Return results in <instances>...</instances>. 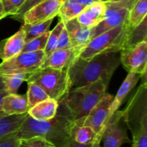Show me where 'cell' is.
I'll list each match as a JSON object with an SVG mask.
<instances>
[{"instance_id": "42", "label": "cell", "mask_w": 147, "mask_h": 147, "mask_svg": "<svg viewBox=\"0 0 147 147\" xmlns=\"http://www.w3.org/2000/svg\"><path fill=\"white\" fill-rule=\"evenodd\" d=\"M99 1H101V2H103V3H106L108 2V1H109L110 0H98Z\"/></svg>"}, {"instance_id": "13", "label": "cell", "mask_w": 147, "mask_h": 147, "mask_svg": "<svg viewBox=\"0 0 147 147\" xmlns=\"http://www.w3.org/2000/svg\"><path fill=\"white\" fill-rule=\"evenodd\" d=\"M65 27L68 32L72 48L78 58L91 39V29L82 27L77 17L65 23Z\"/></svg>"}, {"instance_id": "12", "label": "cell", "mask_w": 147, "mask_h": 147, "mask_svg": "<svg viewBox=\"0 0 147 147\" xmlns=\"http://www.w3.org/2000/svg\"><path fill=\"white\" fill-rule=\"evenodd\" d=\"M64 0H45L26 11L22 22L32 24L54 19L58 14L59 9Z\"/></svg>"}, {"instance_id": "6", "label": "cell", "mask_w": 147, "mask_h": 147, "mask_svg": "<svg viewBox=\"0 0 147 147\" xmlns=\"http://www.w3.org/2000/svg\"><path fill=\"white\" fill-rule=\"evenodd\" d=\"M126 24L116 27L91 39L78 57L88 60L97 55L106 53H120L127 33Z\"/></svg>"}, {"instance_id": "31", "label": "cell", "mask_w": 147, "mask_h": 147, "mask_svg": "<svg viewBox=\"0 0 147 147\" xmlns=\"http://www.w3.org/2000/svg\"><path fill=\"white\" fill-rule=\"evenodd\" d=\"M4 7L6 15L11 16L15 14L25 0H0Z\"/></svg>"}, {"instance_id": "5", "label": "cell", "mask_w": 147, "mask_h": 147, "mask_svg": "<svg viewBox=\"0 0 147 147\" xmlns=\"http://www.w3.org/2000/svg\"><path fill=\"white\" fill-rule=\"evenodd\" d=\"M26 82H33L45 90L50 98L60 101L72 88L67 70L40 67L32 72Z\"/></svg>"}, {"instance_id": "28", "label": "cell", "mask_w": 147, "mask_h": 147, "mask_svg": "<svg viewBox=\"0 0 147 147\" xmlns=\"http://www.w3.org/2000/svg\"><path fill=\"white\" fill-rule=\"evenodd\" d=\"M64 27L65 23L62 20H60V22L57 23L55 27L52 31H50V34H49L48 39H47L45 48L43 50L45 57H48L53 52H54L56 50L59 36H60Z\"/></svg>"}, {"instance_id": "4", "label": "cell", "mask_w": 147, "mask_h": 147, "mask_svg": "<svg viewBox=\"0 0 147 147\" xmlns=\"http://www.w3.org/2000/svg\"><path fill=\"white\" fill-rule=\"evenodd\" d=\"M142 82L133 97L123 110V120L131 131L133 139L147 132L146 73L142 76Z\"/></svg>"}, {"instance_id": "22", "label": "cell", "mask_w": 147, "mask_h": 147, "mask_svg": "<svg viewBox=\"0 0 147 147\" xmlns=\"http://www.w3.org/2000/svg\"><path fill=\"white\" fill-rule=\"evenodd\" d=\"M27 116L28 113L0 117V138L17 131Z\"/></svg>"}, {"instance_id": "21", "label": "cell", "mask_w": 147, "mask_h": 147, "mask_svg": "<svg viewBox=\"0 0 147 147\" xmlns=\"http://www.w3.org/2000/svg\"><path fill=\"white\" fill-rule=\"evenodd\" d=\"M147 18L131 30H128L122 50L134 47L142 42H147Z\"/></svg>"}, {"instance_id": "26", "label": "cell", "mask_w": 147, "mask_h": 147, "mask_svg": "<svg viewBox=\"0 0 147 147\" xmlns=\"http://www.w3.org/2000/svg\"><path fill=\"white\" fill-rule=\"evenodd\" d=\"M27 98L28 103L29 109L33 107L37 103L49 98V96L45 90L33 82H27Z\"/></svg>"}, {"instance_id": "34", "label": "cell", "mask_w": 147, "mask_h": 147, "mask_svg": "<svg viewBox=\"0 0 147 147\" xmlns=\"http://www.w3.org/2000/svg\"><path fill=\"white\" fill-rule=\"evenodd\" d=\"M20 143V139L13 133L0 138V147H19Z\"/></svg>"}, {"instance_id": "36", "label": "cell", "mask_w": 147, "mask_h": 147, "mask_svg": "<svg viewBox=\"0 0 147 147\" xmlns=\"http://www.w3.org/2000/svg\"><path fill=\"white\" fill-rule=\"evenodd\" d=\"M91 145L92 144H81L77 143L72 139H70L62 147H90Z\"/></svg>"}, {"instance_id": "10", "label": "cell", "mask_w": 147, "mask_h": 147, "mask_svg": "<svg viewBox=\"0 0 147 147\" xmlns=\"http://www.w3.org/2000/svg\"><path fill=\"white\" fill-rule=\"evenodd\" d=\"M121 64L128 73L144 75L146 73L147 42L120 51Z\"/></svg>"}, {"instance_id": "9", "label": "cell", "mask_w": 147, "mask_h": 147, "mask_svg": "<svg viewBox=\"0 0 147 147\" xmlns=\"http://www.w3.org/2000/svg\"><path fill=\"white\" fill-rule=\"evenodd\" d=\"M123 111L117 110L108 120L101 135L103 147H121L131 143L123 123Z\"/></svg>"}, {"instance_id": "30", "label": "cell", "mask_w": 147, "mask_h": 147, "mask_svg": "<svg viewBox=\"0 0 147 147\" xmlns=\"http://www.w3.org/2000/svg\"><path fill=\"white\" fill-rule=\"evenodd\" d=\"M19 147H55L50 141L41 136H33L20 139Z\"/></svg>"}, {"instance_id": "20", "label": "cell", "mask_w": 147, "mask_h": 147, "mask_svg": "<svg viewBox=\"0 0 147 147\" xmlns=\"http://www.w3.org/2000/svg\"><path fill=\"white\" fill-rule=\"evenodd\" d=\"M70 139L81 144H93L96 141H101L93 129L87 126H78L73 123L70 132Z\"/></svg>"}, {"instance_id": "41", "label": "cell", "mask_w": 147, "mask_h": 147, "mask_svg": "<svg viewBox=\"0 0 147 147\" xmlns=\"http://www.w3.org/2000/svg\"><path fill=\"white\" fill-rule=\"evenodd\" d=\"M100 142H101V141H96V142H94L91 145L90 147H101V146H100Z\"/></svg>"}, {"instance_id": "11", "label": "cell", "mask_w": 147, "mask_h": 147, "mask_svg": "<svg viewBox=\"0 0 147 147\" xmlns=\"http://www.w3.org/2000/svg\"><path fill=\"white\" fill-rule=\"evenodd\" d=\"M105 4L106 5V9L104 18L96 27L91 29V39L105 32L127 24L129 10L109 3Z\"/></svg>"}, {"instance_id": "8", "label": "cell", "mask_w": 147, "mask_h": 147, "mask_svg": "<svg viewBox=\"0 0 147 147\" xmlns=\"http://www.w3.org/2000/svg\"><path fill=\"white\" fill-rule=\"evenodd\" d=\"M113 97V96L106 93L86 117L76 121L74 123L78 126H89L101 137L103 129L109 119V111Z\"/></svg>"}, {"instance_id": "39", "label": "cell", "mask_w": 147, "mask_h": 147, "mask_svg": "<svg viewBox=\"0 0 147 147\" xmlns=\"http://www.w3.org/2000/svg\"><path fill=\"white\" fill-rule=\"evenodd\" d=\"M6 17H7V15H6L5 12H4V7H3V5L2 4H1V1H0V20Z\"/></svg>"}, {"instance_id": "38", "label": "cell", "mask_w": 147, "mask_h": 147, "mask_svg": "<svg viewBox=\"0 0 147 147\" xmlns=\"http://www.w3.org/2000/svg\"><path fill=\"white\" fill-rule=\"evenodd\" d=\"M76 1L80 4H81L82 6H83L84 7H88V6L90 5V4H92L94 2H96V1H99L98 0H76Z\"/></svg>"}, {"instance_id": "7", "label": "cell", "mask_w": 147, "mask_h": 147, "mask_svg": "<svg viewBox=\"0 0 147 147\" xmlns=\"http://www.w3.org/2000/svg\"><path fill=\"white\" fill-rule=\"evenodd\" d=\"M45 57L43 50L20 53L0 63V76L32 73L40 68Z\"/></svg>"}, {"instance_id": "37", "label": "cell", "mask_w": 147, "mask_h": 147, "mask_svg": "<svg viewBox=\"0 0 147 147\" xmlns=\"http://www.w3.org/2000/svg\"><path fill=\"white\" fill-rule=\"evenodd\" d=\"M9 93H7L6 90H2V91H0V117H2V116H5L6 115L4 114V113L2 111V100L4 98V96H6L7 95H8Z\"/></svg>"}, {"instance_id": "32", "label": "cell", "mask_w": 147, "mask_h": 147, "mask_svg": "<svg viewBox=\"0 0 147 147\" xmlns=\"http://www.w3.org/2000/svg\"><path fill=\"white\" fill-rule=\"evenodd\" d=\"M44 1H45V0H25V1L23 3L22 5L17 10V12L14 14H13V15L10 16V17L17 20V21L22 22L23 15H24V14L26 11H27L29 9L32 8L33 7H34L35 5Z\"/></svg>"}, {"instance_id": "16", "label": "cell", "mask_w": 147, "mask_h": 147, "mask_svg": "<svg viewBox=\"0 0 147 147\" xmlns=\"http://www.w3.org/2000/svg\"><path fill=\"white\" fill-rule=\"evenodd\" d=\"M77 58L73 48L55 50L48 57H45L40 67L67 70Z\"/></svg>"}, {"instance_id": "14", "label": "cell", "mask_w": 147, "mask_h": 147, "mask_svg": "<svg viewBox=\"0 0 147 147\" xmlns=\"http://www.w3.org/2000/svg\"><path fill=\"white\" fill-rule=\"evenodd\" d=\"M25 44V33L20 28L15 34L0 42V59L6 61L22 53Z\"/></svg>"}, {"instance_id": "24", "label": "cell", "mask_w": 147, "mask_h": 147, "mask_svg": "<svg viewBox=\"0 0 147 147\" xmlns=\"http://www.w3.org/2000/svg\"><path fill=\"white\" fill-rule=\"evenodd\" d=\"M147 14V0H138L129 11L126 27L131 30L139 25Z\"/></svg>"}, {"instance_id": "3", "label": "cell", "mask_w": 147, "mask_h": 147, "mask_svg": "<svg viewBox=\"0 0 147 147\" xmlns=\"http://www.w3.org/2000/svg\"><path fill=\"white\" fill-rule=\"evenodd\" d=\"M107 86L101 80L70 89L59 102L67 108L73 121L86 117L106 93Z\"/></svg>"}, {"instance_id": "29", "label": "cell", "mask_w": 147, "mask_h": 147, "mask_svg": "<svg viewBox=\"0 0 147 147\" xmlns=\"http://www.w3.org/2000/svg\"><path fill=\"white\" fill-rule=\"evenodd\" d=\"M50 31L47 32L45 34L35 37L28 42H26L23 47L22 53H27V52H37L40 50H44L47 44Z\"/></svg>"}, {"instance_id": "25", "label": "cell", "mask_w": 147, "mask_h": 147, "mask_svg": "<svg viewBox=\"0 0 147 147\" xmlns=\"http://www.w3.org/2000/svg\"><path fill=\"white\" fill-rule=\"evenodd\" d=\"M53 21V19H50L47 21L36 24H23L22 28L25 33V42L50 31V27Z\"/></svg>"}, {"instance_id": "40", "label": "cell", "mask_w": 147, "mask_h": 147, "mask_svg": "<svg viewBox=\"0 0 147 147\" xmlns=\"http://www.w3.org/2000/svg\"><path fill=\"white\" fill-rule=\"evenodd\" d=\"M2 90H6V86L2 76H0V91Z\"/></svg>"}, {"instance_id": "27", "label": "cell", "mask_w": 147, "mask_h": 147, "mask_svg": "<svg viewBox=\"0 0 147 147\" xmlns=\"http://www.w3.org/2000/svg\"><path fill=\"white\" fill-rule=\"evenodd\" d=\"M31 73H22V74L1 76L4 79V83H5L6 91L9 94L17 93L19 88L21 86V85L24 81H27Z\"/></svg>"}, {"instance_id": "18", "label": "cell", "mask_w": 147, "mask_h": 147, "mask_svg": "<svg viewBox=\"0 0 147 147\" xmlns=\"http://www.w3.org/2000/svg\"><path fill=\"white\" fill-rule=\"evenodd\" d=\"M2 111L6 116L26 113L29 111L27 95L8 94L2 100Z\"/></svg>"}, {"instance_id": "33", "label": "cell", "mask_w": 147, "mask_h": 147, "mask_svg": "<svg viewBox=\"0 0 147 147\" xmlns=\"http://www.w3.org/2000/svg\"><path fill=\"white\" fill-rule=\"evenodd\" d=\"M70 48H72L70 37H69V34L67 30L64 27V28L62 30L61 33H60V36H59L56 50H63V49Z\"/></svg>"}, {"instance_id": "17", "label": "cell", "mask_w": 147, "mask_h": 147, "mask_svg": "<svg viewBox=\"0 0 147 147\" xmlns=\"http://www.w3.org/2000/svg\"><path fill=\"white\" fill-rule=\"evenodd\" d=\"M142 76L143 75L139 74V73H129L124 81L123 82L121 87L119 88L116 95L113 97V100L112 101L111 105L110 111H109V118L116 111L119 110V108L122 104L125 98L134 88V87L137 84Z\"/></svg>"}, {"instance_id": "2", "label": "cell", "mask_w": 147, "mask_h": 147, "mask_svg": "<svg viewBox=\"0 0 147 147\" xmlns=\"http://www.w3.org/2000/svg\"><path fill=\"white\" fill-rule=\"evenodd\" d=\"M121 64L120 53L97 55L88 60L76 58L67 69L72 88L101 80L108 87L113 73Z\"/></svg>"}, {"instance_id": "23", "label": "cell", "mask_w": 147, "mask_h": 147, "mask_svg": "<svg viewBox=\"0 0 147 147\" xmlns=\"http://www.w3.org/2000/svg\"><path fill=\"white\" fill-rule=\"evenodd\" d=\"M85 7L76 0H64L59 9L57 16L64 23L76 18Z\"/></svg>"}, {"instance_id": "19", "label": "cell", "mask_w": 147, "mask_h": 147, "mask_svg": "<svg viewBox=\"0 0 147 147\" xmlns=\"http://www.w3.org/2000/svg\"><path fill=\"white\" fill-rule=\"evenodd\" d=\"M58 106L59 102L49 98L30 108L27 113L35 120L48 121L57 114Z\"/></svg>"}, {"instance_id": "1", "label": "cell", "mask_w": 147, "mask_h": 147, "mask_svg": "<svg viewBox=\"0 0 147 147\" xmlns=\"http://www.w3.org/2000/svg\"><path fill=\"white\" fill-rule=\"evenodd\" d=\"M73 121L67 108L59 102L57 114L48 121L35 120L28 116L18 130L13 133L20 139L41 136L55 147H62L70 139V132Z\"/></svg>"}, {"instance_id": "35", "label": "cell", "mask_w": 147, "mask_h": 147, "mask_svg": "<svg viewBox=\"0 0 147 147\" xmlns=\"http://www.w3.org/2000/svg\"><path fill=\"white\" fill-rule=\"evenodd\" d=\"M137 1L138 0H110L106 3L123 7V8L127 9L128 10L130 11L132 7H134V5L137 2Z\"/></svg>"}, {"instance_id": "15", "label": "cell", "mask_w": 147, "mask_h": 147, "mask_svg": "<svg viewBox=\"0 0 147 147\" xmlns=\"http://www.w3.org/2000/svg\"><path fill=\"white\" fill-rule=\"evenodd\" d=\"M106 5L101 1H96L85 7L77 17V20L83 27L92 29L96 27L104 18Z\"/></svg>"}, {"instance_id": "43", "label": "cell", "mask_w": 147, "mask_h": 147, "mask_svg": "<svg viewBox=\"0 0 147 147\" xmlns=\"http://www.w3.org/2000/svg\"><path fill=\"white\" fill-rule=\"evenodd\" d=\"M131 147H133V146H131Z\"/></svg>"}]
</instances>
